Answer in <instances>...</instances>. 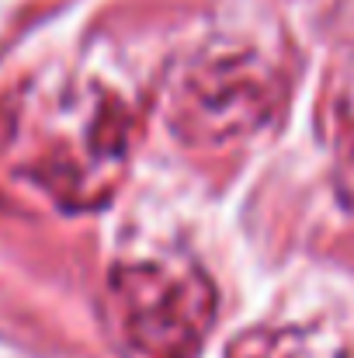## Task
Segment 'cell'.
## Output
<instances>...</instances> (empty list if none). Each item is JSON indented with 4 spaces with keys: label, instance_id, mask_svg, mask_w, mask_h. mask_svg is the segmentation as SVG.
I'll return each instance as SVG.
<instances>
[{
    "label": "cell",
    "instance_id": "cell-1",
    "mask_svg": "<svg viewBox=\"0 0 354 358\" xmlns=\"http://www.w3.org/2000/svg\"><path fill=\"white\" fill-rule=\"evenodd\" d=\"M108 296L128 358H195L216 317V292L191 264H121Z\"/></svg>",
    "mask_w": 354,
    "mask_h": 358
},
{
    "label": "cell",
    "instance_id": "cell-2",
    "mask_svg": "<svg viewBox=\"0 0 354 358\" xmlns=\"http://www.w3.org/2000/svg\"><path fill=\"white\" fill-rule=\"evenodd\" d=\"M205 136H233L267 115V80L239 59L205 63L184 91V119Z\"/></svg>",
    "mask_w": 354,
    "mask_h": 358
},
{
    "label": "cell",
    "instance_id": "cell-3",
    "mask_svg": "<svg viewBox=\"0 0 354 358\" xmlns=\"http://www.w3.org/2000/svg\"><path fill=\"white\" fill-rule=\"evenodd\" d=\"M230 358H348L330 338L306 331H271L239 338Z\"/></svg>",
    "mask_w": 354,
    "mask_h": 358
}]
</instances>
